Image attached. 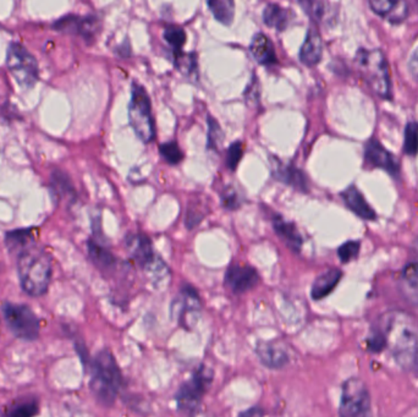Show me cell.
<instances>
[{"label":"cell","instance_id":"1","mask_svg":"<svg viewBox=\"0 0 418 417\" xmlns=\"http://www.w3.org/2000/svg\"><path fill=\"white\" fill-rule=\"evenodd\" d=\"M381 333L397 365L403 370H418V321L411 313L394 310L385 313Z\"/></svg>","mask_w":418,"mask_h":417},{"label":"cell","instance_id":"2","mask_svg":"<svg viewBox=\"0 0 418 417\" xmlns=\"http://www.w3.org/2000/svg\"><path fill=\"white\" fill-rule=\"evenodd\" d=\"M17 272L22 290L30 296H42L52 279L51 256L39 246H28L19 255Z\"/></svg>","mask_w":418,"mask_h":417},{"label":"cell","instance_id":"3","mask_svg":"<svg viewBox=\"0 0 418 417\" xmlns=\"http://www.w3.org/2000/svg\"><path fill=\"white\" fill-rule=\"evenodd\" d=\"M122 377L119 366L109 350L96 355L91 367V391L100 404L111 407L120 391Z\"/></svg>","mask_w":418,"mask_h":417},{"label":"cell","instance_id":"4","mask_svg":"<svg viewBox=\"0 0 418 417\" xmlns=\"http://www.w3.org/2000/svg\"><path fill=\"white\" fill-rule=\"evenodd\" d=\"M356 63L371 89L376 94L388 98L392 91L390 75L387 60L378 49H360L356 55Z\"/></svg>","mask_w":418,"mask_h":417},{"label":"cell","instance_id":"5","mask_svg":"<svg viewBox=\"0 0 418 417\" xmlns=\"http://www.w3.org/2000/svg\"><path fill=\"white\" fill-rule=\"evenodd\" d=\"M213 370L207 366L201 365L194 371L188 381L179 387L175 396L178 409L186 415H194L197 411L206 393L213 382Z\"/></svg>","mask_w":418,"mask_h":417},{"label":"cell","instance_id":"6","mask_svg":"<svg viewBox=\"0 0 418 417\" xmlns=\"http://www.w3.org/2000/svg\"><path fill=\"white\" fill-rule=\"evenodd\" d=\"M129 121L137 137L145 143L153 141L156 135L154 121L152 116L151 99L141 85H132L129 105Z\"/></svg>","mask_w":418,"mask_h":417},{"label":"cell","instance_id":"7","mask_svg":"<svg viewBox=\"0 0 418 417\" xmlns=\"http://www.w3.org/2000/svg\"><path fill=\"white\" fill-rule=\"evenodd\" d=\"M6 65L16 82L22 87L31 89L38 81L39 71L37 60L20 43L12 42L8 48Z\"/></svg>","mask_w":418,"mask_h":417},{"label":"cell","instance_id":"8","mask_svg":"<svg viewBox=\"0 0 418 417\" xmlns=\"http://www.w3.org/2000/svg\"><path fill=\"white\" fill-rule=\"evenodd\" d=\"M340 417H372L371 396L360 378L344 383L339 409Z\"/></svg>","mask_w":418,"mask_h":417},{"label":"cell","instance_id":"9","mask_svg":"<svg viewBox=\"0 0 418 417\" xmlns=\"http://www.w3.org/2000/svg\"><path fill=\"white\" fill-rule=\"evenodd\" d=\"M3 313L6 323L16 338L36 340L39 335V319L31 308L19 303H4Z\"/></svg>","mask_w":418,"mask_h":417},{"label":"cell","instance_id":"10","mask_svg":"<svg viewBox=\"0 0 418 417\" xmlns=\"http://www.w3.org/2000/svg\"><path fill=\"white\" fill-rule=\"evenodd\" d=\"M225 285L234 294H244L256 287L260 276L251 266L233 265L225 273Z\"/></svg>","mask_w":418,"mask_h":417},{"label":"cell","instance_id":"11","mask_svg":"<svg viewBox=\"0 0 418 417\" xmlns=\"http://www.w3.org/2000/svg\"><path fill=\"white\" fill-rule=\"evenodd\" d=\"M256 354L262 364L268 369L277 370L288 365V350L278 341H258L256 345Z\"/></svg>","mask_w":418,"mask_h":417},{"label":"cell","instance_id":"12","mask_svg":"<svg viewBox=\"0 0 418 417\" xmlns=\"http://www.w3.org/2000/svg\"><path fill=\"white\" fill-rule=\"evenodd\" d=\"M126 249L131 257L145 269L156 256L153 254L152 242L147 236L141 234L129 235L125 240Z\"/></svg>","mask_w":418,"mask_h":417},{"label":"cell","instance_id":"13","mask_svg":"<svg viewBox=\"0 0 418 417\" xmlns=\"http://www.w3.org/2000/svg\"><path fill=\"white\" fill-rule=\"evenodd\" d=\"M372 10L387 19L392 24L403 22L408 14V3L405 1H388V0H372L370 3Z\"/></svg>","mask_w":418,"mask_h":417},{"label":"cell","instance_id":"14","mask_svg":"<svg viewBox=\"0 0 418 417\" xmlns=\"http://www.w3.org/2000/svg\"><path fill=\"white\" fill-rule=\"evenodd\" d=\"M366 158L374 167L382 168L395 177L399 174V166L394 157L376 141H371L367 145Z\"/></svg>","mask_w":418,"mask_h":417},{"label":"cell","instance_id":"15","mask_svg":"<svg viewBox=\"0 0 418 417\" xmlns=\"http://www.w3.org/2000/svg\"><path fill=\"white\" fill-rule=\"evenodd\" d=\"M322 54H323L322 37L314 27H311L300 51V59L305 65L314 66L320 62Z\"/></svg>","mask_w":418,"mask_h":417},{"label":"cell","instance_id":"16","mask_svg":"<svg viewBox=\"0 0 418 417\" xmlns=\"http://www.w3.org/2000/svg\"><path fill=\"white\" fill-rule=\"evenodd\" d=\"M250 49L252 55L262 65H272L277 63V53L274 49V44L266 35L263 33L255 35L252 38Z\"/></svg>","mask_w":418,"mask_h":417},{"label":"cell","instance_id":"17","mask_svg":"<svg viewBox=\"0 0 418 417\" xmlns=\"http://www.w3.org/2000/svg\"><path fill=\"white\" fill-rule=\"evenodd\" d=\"M273 172H274V177H277L278 180H280L282 183L288 184L298 191H303V193L307 191L306 177L303 175L301 170L293 168V166H287V164H282V162L277 161L273 166Z\"/></svg>","mask_w":418,"mask_h":417},{"label":"cell","instance_id":"18","mask_svg":"<svg viewBox=\"0 0 418 417\" xmlns=\"http://www.w3.org/2000/svg\"><path fill=\"white\" fill-rule=\"evenodd\" d=\"M273 228L278 236L282 239L291 250L298 252L302 246V238L295 224L284 220L280 215H275L273 220Z\"/></svg>","mask_w":418,"mask_h":417},{"label":"cell","instance_id":"19","mask_svg":"<svg viewBox=\"0 0 418 417\" xmlns=\"http://www.w3.org/2000/svg\"><path fill=\"white\" fill-rule=\"evenodd\" d=\"M341 276H343V273L339 269H329L317 276V279L314 281V285H312V290H311L312 299L322 300L325 296H328L338 285Z\"/></svg>","mask_w":418,"mask_h":417},{"label":"cell","instance_id":"20","mask_svg":"<svg viewBox=\"0 0 418 417\" xmlns=\"http://www.w3.org/2000/svg\"><path fill=\"white\" fill-rule=\"evenodd\" d=\"M343 198H344L345 204H347V207L352 212H355L361 218L368 220L376 218L374 211L370 207V204H367L366 199L357 188H354V186L347 188L343 193Z\"/></svg>","mask_w":418,"mask_h":417},{"label":"cell","instance_id":"21","mask_svg":"<svg viewBox=\"0 0 418 417\" xmlns=\"http://www.w3.org/2000/svg\"><path fill=\"white\" fill-rule=\"evenodd\" d=\"M400 287L408 301L418 306V262L410 263L403 268Z\"/></svg>","mask_w":418,"mask_h":417},{"label":"cell","instance_id":"22","mask_svg":"<svg viewBox=\"0 0 418 417\" xmlns=\"http://www.w3.org/2000/svg\"><path fill=\"white\" fill-rule=\"evenodd\" d=\"M263 20L267 26L284 31L290 21V11L278 4H269L263 10Z\"/></svg>","mask_w":418,"mask_h":417},{"label":"cell","instance_id":"23","mask_svg":"<svg viewBox=\"0 0 418 417\" xmlns=\"http://www.w3.org/2000/svg\"><path fill=\"white\" fill-rule=\"evenodd\" d=\"M87 247L91 260L96 263V266L100 267V269H111L116 266V257L103 246L97 244L96 241L89 240Z\"/></svg>","mask_w":418,"mask_h":417},{"label":"cell","instance_id":"24","mask_svg":"<svg viewBox=\"0 0 418 417\" xmlns=\"http://www.w3.org/2000/svg\"><path fill=\"white\" fill-rule=\"evenodd\" d=\"M209 9L213 12L217 21L223 25H230L235 16V4L231 0H210Z\"/></svg>","mask_w":418,"mask_h":417},{"label":"cell","instance_id":"25","mask_svg":"<svg viewBox=\"0 0 418 417\" xmlns=\"http://www.w3.org/2000/svg\"><path fill=\"white\" fill-rule=\"evenodd\" d=\"M39 411L36 399H21L6 407L3 417H35Z\"/></svg>","mask_w":418,"mask_h":417},{"label":"cell","instance_id":"26","mask_svg":"<svg viewBox=\"0 0 418 417\" xmlns=\"http://www.w3.org/2000/svg\"><path fill=\"white\" fill-rule=\"evenodd\" d=\"M33 235L31 229H17L9 231L6 234V245L12 250H25L32 245Z\"/></svg>","mask_w":418,"mask_h":417},{"label":"cell","instance_id":"27","mask_svg":"<svg viewBox=\"0 0 418 417\" xmlns=\"http://www.w3.org/2000/svg\"><path fill=\"white\" fill-rule=\"evenodd\" d=\"M100 20L96 16H80L79 28H78V35L84 37L86 41H93L97 33L100 32Z\"/></svg>","mask_w":418,"mask_h":417},{"label":"cell","instance_id":"28","mask_svg":"<svg viewBox=\"0 0 418 417\" xmlns=\"http://www.w3.org/2000/svg\"><path fill=\"white\" fill-rule=\"evenodd\" d=\"M164 39L173 47L175 53L180 52L186 42V32L179 26H167L164 31Z\"/></svg>","mask_w":418,"mask_h":417},{"label":"cell","instance_id":"29","mask_svg":"<svg viewBox=\"0 0 418 417\" xmlns=\"http://www.w3.org/2000/svg\"><path fill=\"white\" fill-rule=\"evenodd\" d=\"M403 150L408 156H416L418 153V124L410 123L405 131V145Z\"/></svg>","mask_w":418,"mask_h":417},{"label":"cell","instance_id":"30","mask_svg":"<svg viewBox=\"0 0 418 417\" xmlns=\"http://www.w3.org/2000/svg\"><path fill=\"white\" fill-rule=\"evenodd\" d=\"M175 65L185 75H191L197 70V60L194 54H183L181 51L175 53Z\"/></svg>","mask_w":418,"mask_h":417},{"label":"cell","instance_id":"31","mask_svg":"<svg viewBox=\"0 0 418 417\" xmlns=\"http://www.w3.org/2000/svg\"><path fill=\"white\" fill-rule=\"evenodd\" d=\"M161 154L164 157V159L170 164H178L183 161V154L180 147L178 146L176 142H167L163 143L162 146L159 147Z\"/></svg>","mask_w":418,"mask_h":417},{"label":"cell","instance_id":"32","mask_svg":"<svg viewBox=\"0 0 418 417\" xmlns=\"http://www.w3.org/2000/svg\"><path fill=\"white\" fill-rule=\"evenodd\" d=\"M207 123H208V148H217L221 145V142L224 140L223 131H221L219 123L215 121L213 116L208 115Z\"/></svg>","mask_w":418,"mask_h":417},{"label":"cell","instance_id":"33","mask_svg":"<svg viewBox=\"0 0 418 417\" xmlns=\"http://www.w3.org/2000/svg\"><path fill=\"white\" fill-rule=\"evenodd\" d=\"M206 209H204V204L201 202L197 204H191L188 206V215H186V227L188 229H192L196 225L201 223V220H203L204 215H206Z\"/></svg>","mask_w":418,"mask_h":417},{"label":"cell","instance_id":"34","mask_svg":"<svg viewBox=\"0 0 418 417\" xmlns=\"http://www.w3.org/2000/svg\"><path fill=\"white\" fill-rule=\"evenodd\" d=\"M52 186L58 195H69L73 193V185L69 177L62 172H55L52 175Z\"/></svg>","mask_w":418,"mask_h":417},{"label":"cell","instance_id":"35","mask_svg":"<svg viewBox=\"0 0 418 417\" xmlns=\"http://www.w3.org/2000/svg\"><path fill=\"white\" fill-rule=\"evenodd\" d=\"M242 154H244L242 142H234L228 150V156H226V166H228V168L231 170H235L237 164L240 163Z\"/></svg>","mask_w":418,"mask_h":417},{"label":"cell","instance_id":"36","mask_svg":"<svg viewBox=\"0 0 418 417\" xmlns=\"http://www.w3.org/2000/svg\"><path fill=\"white\" fill-rule=\"evenodd\" d=\"M300 6H302L306 14H309L314 20L323 19L325 14V3L322 1H300Z\"/></svg>","mask_w":418,"mask_h":417},{"label":"cell","instance_id":"37","mask_svg":"<svg viewBox=\"0 0 418 417\" xmlns=\"http://www.w3.org/2000/svg\"><path fill=\"white\" fill-rule=\"evenodd\" d=\"M358 251H360V242H357V241H349V242H346L338 251L340 261L343 262V263L352 261L358 255Z\"/></svg>","mask_w":418,"mask_h":417},{"label":"cell","instance_id":"38","mask_svg":"<svg viewBox=\"0 0 418 417\" xmlns=\"http://www.w3.org/2000/svg\"><path fill=\"white\" fill-rule=\"evenodd\" d=\"M221 202L225 208L236 209L240 207V196L236 190L233 188H225L224 193H221Z\"/></svg>","mask_w":418,"mask_h":417},{"label":"cell","instance_id":"39","mask_svg":"<svg viewBox=\"0 0 418 417\" xmlns=\"http://www.w3.org/2000/svg\"><path fill=\"white\" fill-rule=\"evenodd\" d=\"M260 94H261V89H260V82L257 81L256 78H253L251 84L247 86V89L245 92L246 102L248 105H256L260 102Z\"/></svg>","mask_w":418,"mask_h":417},{"label":"cell","instance_id":"40","mask_svg":"<svg viewBox=\"0 0 418 417\" xmlns=\"http://www.w3.org/2000/svg\"><path fill=\"white\" fill-rule=\"evenodd\" d=\"M408 66H410V71L412 73L413 78L418 80V48L413 53L411 59H410Z\"/></svg>","mask_w":418,"mask_h":417},{"label":"cell","instance_id":"41","mask_svg":"<svg viewBox=\"0 0 418 417\" xmlns=\"http://www.w3.org/2000/svg\"><path fill=\"white\" fill-rule=\"evenodd\" d=\"M239 417H263V412L260 407H252L250 410L241 414Z\"/></svg>","mask_w":418,"mask_h":417}]
</instances>
